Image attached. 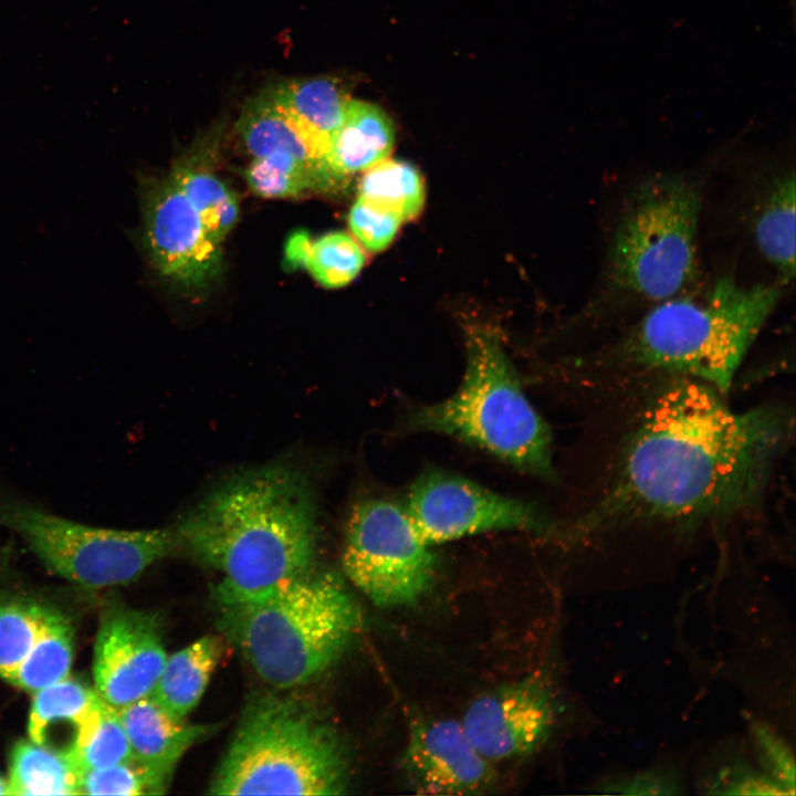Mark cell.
<instances>
[{
	"mask_svg": "<svg viewBox=\"0 0 796 796\" xmlns=\"http://www.w3.org/2000/svg\"><path fill=\"white\" fill-rule=\"evenodd\" d=\"M673 377L642 412L611 486L583 521L588 527L719 519L760 499L790 436L787 410L735 411L713 387Z\"/></svg>",
	"mask_w": 796,
	"mask_h": 796,
	"instance_id": "obj_1",
	"label": "cell"
},
{
	"mask_svg": "<svg viewBox=\"0 0 796 796\" xmlns=\"http://www.w3.org/2000/svg\"><path fill=\"white\" fill-rule=\"evenodd\" d=\"M174 532L178 549L221 574L216 601L254 597L315 568L314 498L306 478L287 465L227 480Z\"/></svg>",
	"mask_w": 796,
	"mask_h": 796,
	"instance_id": "obj_2",
	"label": "cell"
},
{
	"mask_svg": "<svg viewBox=\"0 0 796 796\" xmlns=\"http://www.w3.org/2000/svg\"><path fill=\"white\" fill-rule=\"evenodd\" d=\"M784 289L776 281L745 285L723 275L703 292L689 290L650 305L601 357L695 379L724 395Z\"/></svg>",
	"mask_w": 796,
	"mask_h": 796,
	"instance_id": "obj_3",
	"label": "cell"
},
{
	"mask_svg": "<svg viewBox=\"0 0 796 796\" xmlns=\"http://www.w3.org/2000/svg\"><path fill=\"white\" fill-rule=\"evenodd\" d=\"M217 604L220 631L263 682L280 690L315 681L362 626L342 579L315 568L258 596Z\"/></svg>",
	"mask_w": 796,
	"mask_h": 796,
	"instance_id": "obj_4",
	"label": "cell"
},
{
	"mask_svg": "<svg viewBox=\"0 0 796 796\" xmlns=\"http://www.w3.org/2000/svg\"><path fill=\"white\" fill-rule=\"evenodd\" d=\"M702 203L703 185L690 172L659 171L635 184L612 227L601 300L653 305L689 291L699 274Z\"/></svg>",
	"mask_w": 796,
	"mask_h": 796,
	"instance_id": "obj_5",
	"label": "cell"
},
{
	"mask_svg": "<svg viewBox=\"0 0 796 796\" xmlns=\"http://www.w3.org/2000/svg\"><path fill=\"white\" fill-rule=\"evenodd\" d=\"M345 751L310 705L293 696L249 700L209 785L212 795H342Z\"/></svg>",
	"mask_w": 796,
	"mask_h": 796,
	"instance_id": "obj_6",
	"label": "cell"
},
{
	"mask_svg": "<svg viewBox=\"0 0 796 796\" xmlns=\"http://www.w3.org/2000/svg\"><path fill=\"white\" fill-rule=\"evenodd\" d=\"M465 348L458 389L439 402L416 408L407 426L448 434L525 473L555 479L551 430L525 395L498 334L470 326Z\"/></svg>",
	"mask_w": 796,
	"mask_h": 796,
	"instance_id": "obj_7",
	"label": "cell"
},
{
	"mask_svg": "<svg viewBox=\"0 0 796 796\" xmlns=\"http://www.w3.org/2000/svg\"><path fill=\"white\" fill-rule=\"evenodd\" d=\"M0 526L55 575L85 588L125 585L178 549L174 530H116L56 515L0 483Z\"/></svg>",
	"mask_w": 796,
	"mask_h": 796,
	"instance_id": "obj_8",
	"label": "cell"
},
{
	"mask_svg": "<svg viewBox=\"0 0 796 796\" xmlns=\"http://www.w3.org/2000/svg\"><path fill=\"white\" fill-rule=\"evenodd\" d=\"M406 509L379 498L357 503L347 520L342 565L377 607L416 604L431 587L436 557Z\"/></svg>",
	"mask_w": 796,
	"mask_h": 796,
	"instance_id": "obj_9",
	"label": "cell"
},
{
	"mask_svg": "<svg viewBox=\"0 0 796 796\" xmlns=\"http://www.w3.org/2000/svg\"><path fill=\"white\" fill-rule=\"evenodd\" d=\"M405 509L429 546L489 532L549 530L548 519L535 505L443 471L420 475Z\"/></svg>",
	"mask_w": 796,
	"mask_h": 796,
	"instance_id": "obj_10",
	"label": "cell"
},
{
	"mask_svg": "<svg viewBox=\"0 0 796 796\" xmlns=\"http://www.w3.org/2000/svg\"><path fill=\"white\" fill-rule=\"evenodd\" d=\"M167 656L155 614L108 606L101 615L94 648L95 691L114 709L148 696Z\"/></svg>",
	"mask_w": 796,
	"mask_h": 796,
	"instance_id": "obj_11",
	"label": "cell"
},
{
	"mask_svg": "<svg viewBox=\"0 0 796 796\" xmlns=\"http://www.w3.org/2000/svg\"><path fill=\"white\" fill-rule=\"evenodd\" d=\"M548 681L532 674L476 698L460 721L468 739L489 762L530 755L545 743L556 721Z\"/></svg>",
	"mask_w": 796,
	"mask_h": 796,
	"instance_id": "obj_12",
	"label": "cell"
},
{
	"mask_svg": "<svg viewBox=\"0 0 796 796\" xmlns=\"http://www.w3.org/2000/svg\"><path fill=\"white\" fill-rule=\"evenodd\" d=\"M145 240L156 269L187 287H202L221 269V243L168 176L144 202Z\"/></svg>",
	"mask_w": 796,
	"mask_h": 796,
	"instance_id": "obj_13",
	"label": "cell"
},
{
	"mask_svg": "<svg viewBox=\"0 0 796 796\" xmlns=\"http://www.w3.org/2000/svg\"><path fill=\"white\" fill-rule=\"evenodd\" d=\"M406 784L422 795H473L495 779L491 762L468 739L460 722L420 719L410 723L399 763Z\"/></svg>",
	"mask_w": 796,
	"mask_h": 796,
	"instance_id": "obj_14",
	"label": "cell"
},
{
	"mask_svg": "<svg viewBox=\"0 0 796 796\" xmlns=\"http://www.w3.org/2000/svg\"><path fill=\"white\" fill-rule=\"evenodd\" d=\"M33 694L29 739L70 761L92 739L107 704L70 677Z\"/></svg>",
	"mask_w": 796,
	"mask_h": 796,
	"instance_id": "obj_15",
	"label": "cell"
},
{
	"mask_svg": "<svg viewBox=\"0 0 796 796\" xmlns=\"http://www.w3.org/2000/svg\"><path fill=\"white\" fill-rule=\"evenodd\" d=\"M795 170L773 168L750 196L747 230L760 255L786 287L795 277Z\"/></svg>",
	"mask_w": 796,
	"mask_h": 796,
	"instance_id": "obj_16",
	"label": "cell"
},
{
	"mask_svg": "<svg viewBox=\"0 0 796 796\" xmlns=\"http://www.w3.org/2000/svg\"><path fill=\"white\" fill-rule=\"evenodd\" d=\"M116 710L132 758L169 777L181 757L217 730L172 718L150 695Z\"/></svg>",
	"mask_w": 796,
	"mask_h": 796,
	"instance_id": "obj_17",
	"label": "cell"
},
{
	"mask_svg": "<svg viewBox=\"0 0 796 796\" xmlns=\"http://www.w3.org/2000/svg\"><path fill=\"white\" fill-rule=\"evenodd\" d=\"M395 132L389 117L378 106L349 97L342 123L326 156L327 168L343 182L390 155Z\"/></svg>",
	"mask_w": 796,
	"mask_h": 796,
	"instance_id": "obj_18",
	"label": "cell"
},
{
	"mask_svg": "<svg viewBox=\"0 0 796 796\" xmlns=\"http://www.w3.org/2000/svg\"><path fill=\"white\" fill-rule=\"evenodd\" d=\"M269 91L325 164L329 143L349 100L344 90L328 77H308L283 82Z\"/></svg>",
	"mask_w": 796,
	"mask_h": 796,
	"instance_id": "obj_19",
	"label": "cell"
},
{
	"mask_svg": "<svg viewBox=\"0 0 796 796\" xmlns=\"http://www.w3.org/2000/svg\"><path fill=\"white\" fill-rule=\"evenodd\" d=\"M222 654L221 638L207 635L167 656L150 696L172 718L185 720L201 700Z\"/></svg>",
	"mask_w": 796,
	"mask_h": 796,
	"instance_id": "obj_20",
	"label": "cell"
},
{
	"mask_svg": "<svg viewBox=\"0 0 796 796\" xmlns=\"http://www.w3.org/2000/svg\"><path fill=\"white\" fill-rule=\"evenodd\" d=\"M237 128L253 159L272 154H287L327 171L345 185L320 159L298 126L274 102L269 88L247 101Z\"/></svg>",
	"mask_w": 796,
	"mask_h": 796,
	"instance_id": "obj_21",
	"label": "cell"
},
{
	"mask_svg": "<svg viewBox=\"0 0 796 796\" xmlns=\"http://www.w3.org/2000/svg\"><path fill=\"white\" fill-rule=\"evenodd\" d=\"M74 632L70 620L49 609L43 629L8 681L35 693L70 677Z\"/></svg>",
	"mask_w": 796,
	"mask_h": 796,
	"instance_id": "obj_22",
	"label": "cell"
},
{
	"mask_svg": "<svg viewBox=\"0 0 796 796\" xmlns=\"http://www.w3.org/2000/svg\"><path fill=\"white\" fill-rule=\"evenodd\" d=\"M169 177L200 216L210 235L222 244L238 220L235 195L203 165V157L197 155L179 161Z\"/></svg>",
	"mask_w": 796,
	"mask_h": 796,
	"instance_id": "obj_23",
	"label": "cell"
},
{
	"mask_svg": "<svg viewBox=\"0 0 796 796\" xmlns=\"http://www.w3.org/2000/svg\"><path fill=\"white\" fill-rule=\"evenodd\" d=\"M78 781L71 762L31 740L11 752L8 795H78Z\"/></svg>",
	"mask_w": 796,
	"mask_h": 796,
	"instance_id": "obj_24",
	"label": "cell"
},
{
	"mask_svg": "<svg viewBox=\"0 0 796 796\" xmlns=\"http://www.w3.org/2000/svg\"><path fill=\"white\" fill-rule=\"evenodd\" d=\"M244 176L251 190L265 198L297 197L307 191L326 192L344 186L327 171L287 154L252 159Z\"/></svg>",
	"mask_w": 796,
	"mask_h": 796,
	"instance_id": "obj_25",
	"label": "cell"
},
{
	"mask_svg": "<svg viewBox=\"0 0 796 796\" xmlns=\"http://www.w3.org/2000/svg\"><path fill=\"white\" fill-rule=\"evenodd\" d=\"M358 197L389 210L402 221L416 218L425 203V186L419 171L409 163L385 159L365 170Z\"/></svg>",
	"mask_w": 796,
	"mask_h": 796,
	"instance_id": "obj_26",
	"label": "cell"
},
{
	"mask_svg": "<svg viewBox=\"0 0 796 796\" xmlns=\"http://www.w3.org/2000/svg\"><path fill=\"white\" fill-rule=\"evenodd\" d=\"M49 609L28 603L0 604V677L8 681L39 638Z\"/></svg>",
	"mask_w": 796,
	"mask_h": 796,
	"instance_id": "obj_27",
	"label": "cell"
},
{
	"mask_svg": "<svg viewBox=\"0 0 796 796\" xmlns=\"http://www.w3.org/2000/svg\"><path fill=\"white\" fill-rule=\"evenodd\" d=\"M365 254L358 243L344 232H329L312 241L305 268L324 287L348 284L360 272Z\"/></svg>",
	"mask_w": 796,
	"mask_h": 796,
	"instance_id": "obj_28",
	"label": "cell"
},
{
	"mask_svg": "<svg viewBox=\"0 0 796 796\" xmlns=\"http://www.w3.org/2000/svg\"><path fill=\"white\" fill-rule=\"evenodd\" d=\"M171 778L130 758L83 773L78 795H161L167 792Z\"/></svg>",
	"mask_w": 796,
	"mask_h": 796,
	"instance_id": "obj_29",
	"label": "cell"
},
{
	"mask_svg": "<svg viewBox=\"0 0 796 796\" xmlns=\"http://www.w3.org/2000/svg\"><path fill=\"white\" fill-rule=\"evenodd\" d=\"M128 741L117 710L106 705L92 739L69 762L78 776L130 760Z\"/></svg>",
	"mask_w": 796,
	"mask_h": 796,
	"instance_id": "obj_30",
	"label": "cell"
},
{
	"mask_svg": "<svg viewBox=\"0 0 796 796\" xmlns=\"http://www.w3.org/2000/svg\"><path fill=\"white\" fill-rule=\"evenodd\" d=\"M404 221L396 213L357 198L348 213L353 234L369 251L386 249Z\"/></svg>",
	"mask_w": 796,
	"mask_h": 796,
	"instance_id": "obj_31",
	"label": "cell"
},
{
	"mask_svg": "<svg viewBox=\"0 0 796 796\" xmlns=\"http://www.w3.org/2000/svg\"><path fill=\"white\" fill-rule=\"evenodd\" d=\"M753 736L768 777L785 794L795 793V762L787 744L768 725L753 724Z\"/></svg>",
	"mask_w": 796,
	"mask_h": 796,
	"instance_id": "obj_32",
	"label": "cell"
},
{
	"mask_svg": "<svg viewBox=\"0 0 796 796\" xmlns=\"http://www.w3.org/2000/svg\"><path fill=\"white\" fill-rule=\"evenodd\" d=\"M312 240L308 232L301 230L294 232L285 244V261L292 269L304 266L310 253Z\"/></svg>",
	"mask_w": 796,
	"mask_h": 796,
	"instance_id": "obj_33",
	"label": "cell"
},
{
	"mask_svg": "<svg viewBox=\"0 0 796 796\" xmlns=\"http://www.w3.org/2000/svg\"><path fill=\"white\" fill-rule=\"evenodd\" d=\"M0 795H8V782L0 777Z\"/></svg>",
	"mask_w": 796,
	"mask_h": 796,
	"instance_id": "obj_34",
	"label": "cell"
}]
</instances>
